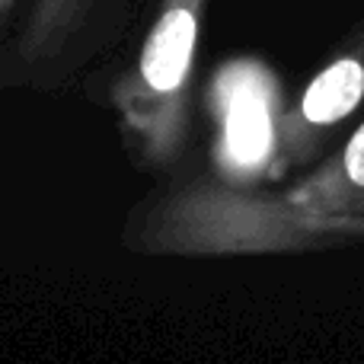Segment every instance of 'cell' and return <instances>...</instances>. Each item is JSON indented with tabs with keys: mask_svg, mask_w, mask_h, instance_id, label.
Masks as SVG:
<instances>
[{
	"mask_svg": "<svg viewBox=\"0 0 364 364\" xmlns=\"http://www.w3.org/2000/svg\"><path fill=\"white\" fill-rule=\"evenodd\" d=\"M364 93V70L358 61L346 58L326 68L314 83H310L307 96H304V115L316 125H329L339 122L358 106Z\"/></svg>",
	"mask_w": 364,
	"mask_h": 364,
	"instance_id": "cell-2",
	"label": "cell"
},
{
	"mask_svg": "<svg viewBox=\"0 0 364 364\" xmlns=\"http://www.w3.org/2000/svg\"><path fill=\"white\" fill-rule=\"evenodd\" d=\"M346 170L352 176V182L364 186V125L358 128V134L352 138V144L346 151Z\"/></svg>",
	"mask_w": 364,
	"mask_h": 364,
	"instance_id": "cell-4",
	"label": "cell"
},
{
	"mask_svg": "<svg viewBox=\"0 0 364 364\" xmlns=\"http://www.w3.org/2000/svg\"><path fill=\"white\" fill-rule=\"evenodd\" d=\"M192 45H195V16L188 10H170L157 26H154L151 38L144 45V80L151 83L157 93H173L179 90L182 77L192 61Z\"/></svg>",
	"mask_w": 364,
	"mask_h": 364,
	"instance_id": "cell-1",
	"label": "cell"
},
{
	"mask_svg": "<svg viewBox=\"0 0 364 364\" xmlns=\"http://www.w3.org/2000/svg\"><path fill=\"white\" fill-rule=\"evenodd\" d=\"M227 151L237 164L252 166L269 151V112L256 87H240L227 112Z\"/></svg>",
	"mask_w": 364,
	"mask_h": 364,
	"instance_id": "cell-3",
	"label": "cell"
}]
</instances>
